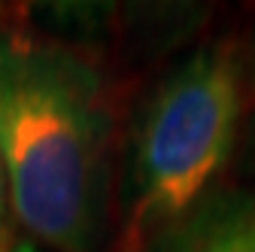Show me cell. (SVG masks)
<instances>
[{
  "mask_svg": "<svg viewBox=\"0 0 255 252\" xmlns=\"http://www.w3.org/2000/svg\"><path fill=\"white\" fill-rule=\"evenodd\" d=\"M101 76L52 43H0V164L18 225L55 252H91L104 213Z\"/></svg>",
  "mask_w": 255,
  "mask_h": 252,
  "instance_id": "obj_1",
  "label": "cell"
},
{
  "mask_svg": "<svg viewBox=\"0 0 255 252\" xmlns=\"http://www.w3.org/2000/svg\"><path fill=\"white\" fill-rule=\"evenodd\" d=\"M243 88V61L228 43L198 49L158 85L131 158V240L173 228L207 198L231 158Z\"/></svg>",
  "mask_w": 255,
  "mask_h": 252,
  "instance_id": "obj_2",
  "label": "cell"
},
{
  "mask_svg": "<svg viewBox=\"0 0 255 252\" xmlns=\"http://www.w3.org/2000/svg\"><path fill=\"white\" fill-rule=\"evenodd\" d=\"M164 252H255V188L207 195L167 228Z\"/></svg>",
  "mask_w": 255,
  "mask_h": 252,
  "instance_id": "obj_3",
  "label": "cell"
},
{
  "mask_svg": "<svg viewBox=\"0 0 255 252\" xmlns=\"http://www.w3.org/2000/svg\"><path fill=\"white\" fill-rule=\"evenodd\" d=\"M9 192H6V176H3V164H0V252H3L12 237H9Z\"/></svg>",
  "mask_w": 255,
  "mask_h": 252,
  "instance_id": "obj_4",
  "label": "cell"
},
{
  "mask_svg": "<svg viewBox=\"0 0 255 252\" xmlns=\"http://www.w3.org/2000/svg\"><path fill=\"white\" fill-rule=\"evenodd\" d=\"M3 252H40V249H37V243H34V240H12Z\"/></svg>",
  "mask_w": 255,
  "mask_h": 252,
  "instance_id": "obj_5",
  "label": "cell"
},
{
  "mask_svg": "<svg viewBox=\"0 0 255 252\" xmlns=\"http://www.w3.org/2000/svg\"><path fill=\"white\" fill-rule=\"evenodd\" d=\"M249 88H252V98H255V58H252V70H249Z\"/></svg>",
  "mask_w": 255,
  "mask_h": 252,
  "instance_id": "obj_6",
  "label": "cell"
}]
</instances>
